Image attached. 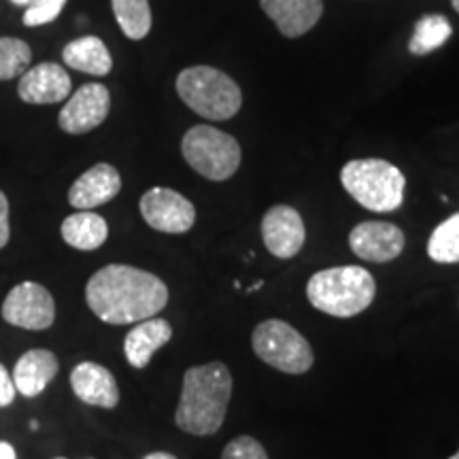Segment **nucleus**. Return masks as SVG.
<instances>
[{"instance_id":"f257e3e1","label":"nucleus","mask_w":459,"mask_h":459,"mask_svg":"<svg viewBox=\"0 0 459 459\" xmlns=\"http://www.w3.org/2000/svg\"><path fill=\"white\" fill-rule=\"evenodd\" d=\"M91 313L111 325L152 319L169 302V287L156 274L126 264H108L85 285Z\"/></svg>"},{"instance_id":"f03ea898","label":"nucleus","mask_w":459,"mask_h":459,"mask_svg":"<svg viewBox=\"0 0 459 459\" xmlns=\"http://www.w3.org/2000/svg\"><path fill=\"white\" fill-rule=\"evenodd\" d=\"M232 395V375L221 361L194 366L183 375L181 400L175 421L192 436H213L220 432Z\"/></svg>"},{"instance_id":"7ed1b4c3","label":"nucleus","mask_w":459,"mask_h":459,"mask_svg":"<svg viewBox=\"0 0 459 459\" xmlns=\"http://www.w3.org/2000/svg\"><path fill=\"white\" fill-rule=\"evenodd\" d=\"M375 277L361 266H336L308 279L307 298L311 307L330 317H355L375 300Z\"/></svg>"},{"instance_id":"20e7f679","label":"nucleus","mask_w":459,"mask_h":459,"mask_svg":"<svg viewBox=\"0 0 459 459\" xmlns=\"http://www.w3.org/2000/svg\"><path fill=\"white\" fill-rule=\"evenodd\" d=\"M341 183L355 203L375 213H392L404 203L406 179L387 160H351L342 166Z\"/></svg>"},{"instance_id":"39448f33","label":"nucleus","mask_w":459,"mask_h":459,"mask_svg":"<svg viewBox=\"0 0 459 459\" xmlns=\"http://www.w3.org/2000/svg\"><path fill=\"white\" fill-rule=\"evenodd\" d=\"M181 100L211 122L232 119L243 105L238 83L230 74L213 66H189L177 77Z\"/></svg>"},{"instance_id":"423d86ee","label":"nucleus","mask_w":459,"mask_h":459,"mask_svg":"<svg viewBox=\"0 0 459 459\" xmlns=\"http://www.w3.org/2000/svg\"><path fill=\"white\" fill-rule=\"evenodd\" d=\"M181 153L186 162L198 175L209 181H226L240 166V145L228 132H221L213 126H194L186 132L181 141Z\"/></svg>"},{"instance_id":"0eeeda50","label":"nucleus","mask_w":459,"mask_h":459,"mask_svg":"<svg viewBox=\"0 0 459 459\" xmlns=\"http://www.w3.org/2000/svg\"><path fill=\"white\" fill-rule=\"evenodd\" d=\"M254 353L264 364L273 366L285 375H304L311 370L315 355L311 344L294 325L281 319H266L255 325Z\"/></svg>"},{"instance_id":"6e6552de","label":"nucleus","mask_w":459,"mask_h":459,"mask_svg":"<svg viewBox=\"0 0 459 459\" xmlns=\"http://www.w3.org/2000/svg\"><path fill=\"white\" fill-rule=\"evenodd\" d=\"M3 319L15 328L41 332L56 319V302L48 287L24 281L9 291L3 302Z\"/></svg>"},{"instance_id":"1a4fd4ad","label":"nucleus","mask_w":459,"mask_h":459,"mask_svg":"<svg viewBox=\"0 0 459 459\" xmlns=\"http://www.w3.org/2000/svg\"><path fill=\"white\" fill-rule=\"evenodd\" d=\"M143 220L149 228L164 234L189 232L196 223V209L183 194L170 187H152L139 203Z\"/></svg>"},{"instance_id":"9d476101","label":"nucleus","mask_w":459,"mask_h":459,"mask_svg":"<svg viewBox=\"0 0 459 459\" xmlns=\"http://www.w3.org/2000/svg\"><path fill=\"white\" fill-rule=\"evenodd\" d=\"M111 111V94L102 83H85L68 99L57 115V124L66 134H85L99 128Z\"/></svg>"},{"instance_id":"9b49d317","label":"nucleus","mask_w":459,"mask_h":459,"mask_svg":"<svg viewBox=\"0 0 459 459\" xmlns=\"http://www.w3.org/2000/svg\"><path fill=\"white\" fill-rule=\"evenodd\" d=\"M262 238L274 257L290 260L300 254L307 240V228L294 206L274 204L262 220Z\"/></svg>"},{"instance_id":"f8f14e48","label":"nucleus","mask_w":459,"mask_h":459,"mask_svg":"<svg viewBox=\"0 0 459 459\" xmlns=\"http://www.w3.org/2000/svg\"><path fill=\"white\" fill-rule=\"evenodd\" d=\"M404 232L387 221H361L349 234V247L361 260L385 264L404 249Z\"/></svg>"},{"instance_id":"ddd939ff","label":"nucleus","mask_w":459,"mask_h":459,"mask_svg":"<svg viewBox=\"0 0 459 459\" xmlns=\"http://www.w3.org/2000/svg\"><path fill=\"white\" fill-rule=\"evenodd\" d=\"M73 82L65 66L54 62H43L22 74L17 94L28 105H56L68 99Z\"/></svg>"},{"instance_id":"4468645a","label":"nucleus","mask_w":459,"mask_h":459,"mask_svg":"<svg viewBox=\"0 0 459 459\" xmlns=\"http://www.w3.org/2000/svg\"><path fill=\"white\" fill-rule=\"evenodd\" d=\"M122 189V177L115 166L102 162L85 170L68 189V203L79 211H91L111 203Z\"/></svg>"},{"instance_id":"2eb2a0df","label":"nucleus","mask_w":459,"mask_h":459,"mask_svg":"<svg viewBox=\"0 0 459 459\" xmlns=\"http://www.w3.org/2000/svg\"><path fill=\"white\" fill-rule=\"evenodd\" d=\"M71 387L79 400L99 409H115L119 402V387L111 370L96 361H82L71 372Z\"/></svg>"},{"instance_id":"dca6fc26","label":"nucleus","mask_w":459,"mask_h":459,"mask_svg":"<svg viewBox=\"0 0 459 459\" xmlns=\"http://www.w3.org/2000/svg\"><path fill=\"white\" fill-rule=\"evenodd\" d=\"M260 4L287 39L307 34L324 15V0H260Z\"/></svg>"},{"instance_id":"f3484780","label":"nucleus","mask_w":459,"mask_h":459,"mask_svg":"<svg viewBox=\"0 0 459 459\" xmlns=\"http://www.w3.org/2000/svg\"><path fill=\"white\" fill-rule=\"evenodd\" d=\"M57 370H60V364L54 353L48 349H30L17 359L11 377H13L17 392L26 398H37L54 381Z\"/></svg>"},{"instance_id":"a211bd4d","label":"nucleus","mask_w":459,"mask_h":459,"mask_svg":"<svg viewBox=\"0 0 459 459\" xmlns=\"http://www.w3.org/2000/svg\"><path fill=\"white\" fill-rule=\"evenodd\" d=\"M170 338H172V328L166 319L152 317V319L139 321V324L126 334V341H124L126 359H128L132 368H139V370L145 368L149 361H152L153 353H156L158 349H162Z\"/></svg>"},{"instance_id":"6ab92c4d","label":"nucleus","mask_w":459,"mask_h":459,"mask_svg":"<svg viewBox=\"0 0 459 459\" xmlns=\"http://www.w3.org/2000/svg\"><path fill=\"white\" fill-rule=\"evenodd\" d=\"M62 60L66 66L91 74V77H107L113 68V57L99 37L74 39L62 51Z\"/></svg>"},{"instance_id":"aec40b11","label":"nucleus","mask_w":459,"mask_h":459,"mask_svg":"<svg viewBox=\"0 0 459 459\" xmlns=\"http://www.w3.org/2000/svg\"><path fill=\"white\" fill-rule=\"evenodd\" d=\"M107 237L108 226L105 217L91 213V211H79L62 221V238L73 249L94 251L107 243Z\"/></svg>"},{"instance_id":"412c9836","label":"nucleus","mask_w":459,"mask_h":459,"mask_svg":"<svg viewBox=\"0 0 459 459\" xmlns=\"http://www.w3.org/2000/svg\"><path fill=\"white\" fill-rule=\"evenodd\" d=\"M451 22L440 13L423 15L415 24V32L409 43L412 56H428L451 39Z\"/></svg>"},{"instance_id":"4be33fe9","label":"nucleus","mask_w":459,"mask_h":459,"mask_svg":"<svg viewBox=\"0 0 459 459\" xmlns=\"http://www.w3.org/2000/svg\"><path fill=\"white\" fill-rule=\"evenodd\" d=\"M119 28L132 41H141L152 30V7L147 0H111Z\"/></svg>"},{"instance_id":"5701e85b","label":"nucleus","mask_w":459,"mask_h":459,"mask_svg":"<svg viewBox=\"0 0 459 459\" xmlns=\"http://www.w3.org/2000/svg\"><path fill=\"white\" fill-rule=\"evenodd\" d=\"M428 255L438 264L459 262V213L436 226L428 240Z\"/></svg>"},{"instance_id":"b1692460","label":"nucleus","mask_w":459,"mask_h":459,"mask_svg":"<svg viewBox=\"0 0 459 459\" xmlns=\"http://www.w3.org/2000/svg\"><path fill=\"white\" fill-rule=\"evenodd\" d=\"M32 60L30 45L22 39L0 37V82L22 77Z\"/></svg>"},{"instance_id":"393cba45","label":"nucleus","mask_w":459,"mask_h":459,"mask_svg":"<svg viewBox=\"0 0 459 459\" xmlns=\"http://www.w3.org/2000/svg\"><path fill=\"white\" fill-rule=\"evenodd\" d=\"M68 0H30L24 11V26L37 28L56 22Z\"/></svg>"},{"instance_id":"a878e982","label":"nucleus","mask_w":459,"mask_h":459,"mask_svg":"<svg viewBox=\"0 0 459 459\" xmlns=\"http://www.w3.org/2000/svg\"><path fill=\"white\" fill-rule=\"evenodd\" d=\"M221 459H268V453L251 436H238L226 445Z\"/></svg>"},{"instance_id":"bb28decb","label":"nucleus","mask_w":459,"mask_h":459,"mask_svg":"<svg viewBox=\"0 0 459 459\" xmlns=\"http://www.w3.org/2000/svg\"><path fill=\"white\" fill-rule=\"evenodd\" d=\"M15 394L17 389H15L13 377H11L9 370L0 364V409L9 406L11 402L15 400Z\"/></svg>"},{"instance_id":"cd10ccee","label":"nucleus","mask_w":459,"mask_h":459,"mask_svg":"<svg viewBox=\"0 0 459 459\" xmlns=\"http://www.w3.org/2000/svg\"><path fill=\"white\" fill-rule=\"evenodd\" d=\"M11 238V226H9V200L0 192V249L7 247Z\"/></svg>"},{"instance_id":"c85d7f7f","label":"nucleus","mask_w":459,"mask_h":459,"mask_svg":"<svg viewBox=\"0 0 459 459\" xmlns=\"http://www.w3.org/2000/svg\"><path fill=\"white\" fill-rule=\"evenodd\" d=\"M0 459H17L15 449L4 440H0Z\"/></svg>"},{"instance_id":"c756f323","label":"nucleus","mask_w":459,"mask_h":459,"mask_svg":"<svg viewBox=\"0 0 459 459\" xmlns=\"http://www.w3.org/2000/svg\"><path fill=\"white\" fill-rule=\"evenodd\" d=\"M143 459H177L175 455H170V453H164V451H156V453H149Z\"/></svg>"},{"instance_id":"7c9ffc66","label":"nucleus","mask_w":459,"mask_h":459,"mask_svg":"<svg viewBox=\"0 0 459 459\" xmlns=\"http://www.w3.org/2000/svg\"><path fill=\"white\" fill-rule=\"evenodd\" d=\"M11 3L17 4V7H26V4L30 3V0H11Z\"/></svg>"},{"instance_id":"2f4dec72","label":"nucleus","mask_w":459,"mask_h":459,"mask_svg":"<svg viewBox=\"0 0 459 459\" xmlns=\"http://www.w3.org/2000/svg\"><path fill=\"white\" fill-rule=\"evenodd\" d=\"M451 4H453V9H455L459 13V0H451Z\"/></svg>"},{"instance_id":"473e14b6","label":"nucleus","mask_w":459,"mask_h":459,"mask_svg":"<svg viewBox=\"0 0 459 459\" xmlns=\"http://www.w3.org/2000/svg\"><path fill=\"white\" fill-rule=\"evenodd\" d=\"M449 459H459V451H457V453H455V455H451V457H449Z\"/></svg>"},{"instance_id":"72a5a7b5","label":"nucleus","mask_w":459,"mask_h":459,"mask_svg":"<svg viewBox=\"0 0 459 459\" xmlns=\"http://www.w3.org/2000/svg\"><path fill=\"white\" fill-rule=\"evenodd\" d=\"M56 459H65V457H56Z\"/></svg>"}]
</instances>
